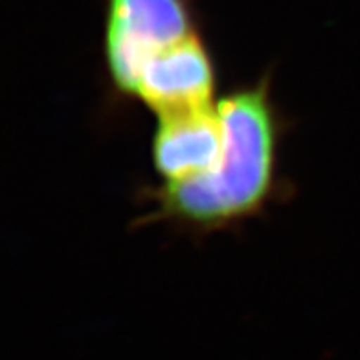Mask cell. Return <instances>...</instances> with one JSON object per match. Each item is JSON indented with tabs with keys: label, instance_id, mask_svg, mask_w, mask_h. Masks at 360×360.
I'll return each instance as SVG.
<instances>
[{
	"label": "cell",
	"instance_id": "obj_1",
	"mask_svg": "<svg viewBox=\"0 0 360 360\" xmlns=\"http://www.w3.org/2000/svg\"><path fill=\"white\" fill-rule=\"evenodd\" d=\"M224 149L199 179L143 190L151 210L138 224H169L193 236H210L247 223L281 197V146L289 131L274 96L272 74H261L217 98Z\"/></svg>",
	"mask_w": 360,
	"mask_h": 360
},
{
	"label": "cell",
	"instance_id": "obj_2",
	"mask_svg": "<svg viewBox=\"0 0 360 360\" xmlns=\"http://www.w3.org/2000/svg\"><path fill=\"white\" fill-rule=\"evenodd\" d=\"M200 35L193 0H103L101 52L114 96L133 101L147 68Z\"/></svg>",
	"mask_w": 360,
	"mask_h": 360
},
{
	"label": "cell",
	"instance_id": "obj_3",
	"mask_svg": "<svg viewBox=\"0 0 360 360\" xmlns=\"http://www.w3.org/2000/svg\"><path fill=\"white\" fill-rule=\"evenodd\" d=\"M224 149V125L217 101L208 109L157 118L151 164L158 184H180L206 175Z\"/></svg>",
	"mask_w": 360,
	"mask_h": 360
}]
</instances>
